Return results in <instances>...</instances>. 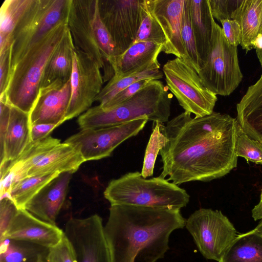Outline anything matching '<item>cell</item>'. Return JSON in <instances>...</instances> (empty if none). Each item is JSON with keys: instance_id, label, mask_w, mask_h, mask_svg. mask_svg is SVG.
I'll use <instances>...</instances> for the list:
<instances>
[{"instance_id": "obj_25", "label": "cell", "mask_w": 262, "mask_h": 262, "mask_svg": "<svg viewBox=\"0 0 262 262\" xmlns=\"http://www.w3.org/2000/svg\"><path fill=\"white\" fill-rule=\"evenodd\" d=\"M241 27V46L246 52L253 49L252 43L262 34V0H243L234 19Z\"/></svg>"}, {"instance_id": "obj_3", "label": "cell", "mask_w": 262, "mask_h": 262, "mask_svg": "<svg viewBox=\"0 0 262 262\" xmlns=\"http://www.w3.org/2000/svg\"><path fill=\"white\" fill-rule=\"evenodd\" d=\"M159 80H151L145 87L120 104L104 108H90L81 115L78 123L81 129H96L125 123L141 117L163 123L170 115L172 95Z\"/></svg>"}, {"instance_id": "obj_9", "label": "cell", "mask_w": 262, "mask_h": 262, "mask_svg": "<svg viewBox=\"0 0 262 262\" xmlns=\"http://www.w3.org/2000/svg\"><path fill=\"white\" fill-rule=\"evenodd\" d=\"M167 88L185 112L202 117L212 114L216 95L203 84L196 71L183 59L169 60L163 67Z\"/></svg>"}, {"instance_id": "obj_45", "label": "cell", "mask_w": 262, "mask_h": 262, "mask_svg": "<svg viewBox=\"0 0 262 262\" xmlns=\"http://www.w3.org/2000/svg\"><path fill=\"white\" fill-rule=\"evenodd\" d=\"M256 54L262 68V50H256Z\"/></svg>"}, {"instance_id": "obj_47", "label": "cell", "mask_w": 262, "mask_h": 262, "mask_svg": "<svg viewBox=\"0 0 262 262\" xmlns=\"http://www.w3.org/2000/svg\"><path fill=\"white\" fill-rule=\"evenodd\" d=\"M259 202H262V190H261V192L260 196V201H259Z\"/></svg>"}, {"instance_id": "obj_10", "label": "cell", "mask_w": 262, "mask_h": 262, "mask_svg": "<svg viewBox=\"0 0 262 262\" xmlns=\"http://www.w3.org/2000/svg\"><path fill=\"white\" fill-rule=\"evenodd\" d=\"M185 226L202 255L218 262L238 235L226 216L219 210L209 208L195 211L186 220Z\"/></svg>"}, {"instance_id": "obj_29", "label": "cell", "mask_w": 262, "mask_h": 262, "mask_svg": "<svg viewBox=\"0 0 262 262\" xmlns=\"http://www.w3.org/2000/svg\"><path fill=\"white\" fill-rule=\"evenodd\" d=\"M31 0H5L0 9V52L11 48L13 31Z\"/></svg>"}, {"instance_id": "obj_35", "label": "cell", "mask_w": 262, "mask_h": 262, "mask_svg": "<svg viewBox=\"0 0 262 262\" xmlns=\"http://www.w3.org/2000/svg\"><path fill=\"white\" fill-rule=\"evenodd\" d=\"M243 0H209L214 18L219 21L224 19H234Z\"/></svg>"}, {"instance_id": "obj_46", "label": "cell", "mask_w": 262, "mask_h": 262, "mask_svg": "<svg viewBox=\"0 0 262 262\" xmlns=\"http://www.w3.org/2000/svg\"><path fill=\"white\" fill-rule=\"evenodd\" d=\"M37 262H45V257H41L40 258Z\"/></svg>"}, {"instance_id": "obj_13", "label": "cell", "mask_w": 262, "mask_h": 262, "mask_svg": "<svg viewBox=\"0 0 262 262\" xmlns=\"http://www.w3.org/2000/svg\"><path fill=\"white\" fill-rule=\"evenodd\" d=\"M64 232L77 262H112L102 220L99 215L72 218L66 223Z\"/></svg>"}, {"instance_id": "obj_41", "label": "cell", "mask_w": 262, "mask_h": 262, "mask_svg": "<svg viewBox=\"0 0 262 262\" xmlns=\"http://www.w3.org/2000/svg\"><path fill=\"white\" fill-rule=\"evenodd\" d=\"M57 124L41 123L31 125V141L36 142L49 136V134L57 127Z\"/></svg>"}, {"instance_id": "obj_33", "label": "cell", "mask_w": 262, "mask_h": 262, "mask_svg": "<svg viewBox=\"0 0 262 262\" xmlns=\"http://www.w3.org/2000/svg\"><path fill=\"white\" fill-rule=\"evenodd\" d=\"M154 42L163 45L166 43L165 35L157 21L152 17L145 3L142 5L141 20L135 42Z\"/></svg>"}, {"instance_id": "obj_37", "label": "cell", "mask_w": 262, "mask_h": 262, "mask_svg": "<svg viewBox=\"0 0 262 262\" xmlns=\"http://www.w3.org/2000/svg\"><path fill=\"white\" fill-rule=\"evenodd\" d=\"M152 79H143L136 81L124 89L110 101L100 107L104 108H111L116 106L129 99L141 89L145 87Z\"/></svg>"}, {"instance_id": "obj_44", "label": "cell", "mask_w": 262, "mask_h": 262, "mask_svg": "<svg viewBox=\"0 0 262 262\" xmlns=\"http://www.w3.org/2000/svg\"><path fill=\"white\" fill-rule=\"evenodd\" d=\"M253 230L262 235V220Z\"/></svg>"}, {"instance_id": "obj_1", "label": "cell", "mask_w": 262, "mask_h": 262, "mask_svg": "<svg viewBox=\"0 0 262 262\" xmlns=\"http://www.w3.org/2000/svg\"><path fill=\"white\" fill-rule=\"evenodd\" d=\"M237 121L227 114L213 112L192 118L186 112L160 123L167 138L160 151L163 164L160 177L176 185L208 182L222 178L236 168Z\"/></svg>"}, {"instance_id": "obj_34", "label": "cell", "mask_w": 262, "mask_h": 262, "mask_svg": "<svg viewBox=\"0 0 262 262\" xmlns=\"http://www.w3.org/2000/svg\"><path fill=\"white\" fill-rule=\"evenodd\" d=\"M235 150L237 157L262 165V144L252 139L243 130L237 122Z\"/></svg>"}, {"instance_id": "obj_31", "label": "cell", "mask_w": 262, "mask_h": 262, "mask_svg": "<svg viewBox=\"0 0 262 262\" xmlns=\"http://www.w3.org/2000/svg\"><path fill=\"white\" fill-rule=\"evenodd\" d=\"M181 36L190 61V66L198 73L201 64L191 25L189 0H184L181 17Z\"/></svg>"}, {"instance_id": "obj_5", "label": "cell", "mask_w": 262, "mask_h": 262, "mask_svg": "<svg viewBox=\"0 0 262 262\" xmlns=\"http://www.w3.org/2000/svg\"><path fill=\"white\" fill-rule=\"evenodd\" d=\"M68 27L75 47L103 70L104 82L109 81L114 75L115 47L101 18L98 0H71Z\"/></svg>"}, {"instance_id": "obj_12", "label": "cell", "mask_w": 262, "mask_h": 262, "mask_svg": "<svg viewBox=\"0 0 262 262\" xmlns=\"http://www.w3.org/2000/svg\"><path fill=\"white\" fill-rule=\"evenodd\" d=\"M143 2L144 0H98L100 15L114 43L116 57L135 41Z\"/></svg>"}, {"instance_id": "obj_16", "label": "cell", "mask_w": 262, "mask_h": 262, "mask_svg": "<svg viewBox=\"0 0 262 262\" xmlns=\"http://www.w3.org/2000/svg\"><path fill=\"white\" fill-rule=\"evenodd\" d=\"M64 235V231L56 225L43 221L26 209H18L0 241H21L50 248L58 244Z\"/></svg>"}, {"instance_id": "obj_4", "label": "cell", "mask_w": 262, "mask_h": 262, "mask_svg": "<svg viewBox=\"0 0 262 262\" xmlns=\"http://www.w3.org/2000/svg\"><path fill=\"white\" fill-rule=\"evenodd\" d=\"M68 29V21L59 24L29 50L11 72L6 92L0 98L30 114L38 95L47 64Z\"/></svg>"}, {"instance_id": "obj_38", "label": "cell", "mask_w": 262, "mask_h": 262, "mask_svg": "<svg viewBox=\"0 0 262 262\" xmlns=\"http://www.w3.org/2000/svg\"><path fill=\"white\" fill-rule=\"evenodd\" d=\"M18 209L9 196L1 198L0 203V237L6 231L10 222Z\"/></svg>"}, {"instance_id": "obj_28", "label": "cell", "mask_w": 262, "mask_h": 262, "mask_svg": "<svg viewBox=\"0 0 262 262\" xmlns=\"http://www.w3.org/2000/svg\"><path fill=\"white\" fill-rule=\"evenodd\" d=\"M1 241L0 262H37L49 248L33 243L9 239Z\"/></svg>"}, {"instance_id": "obj_23", "label": "cell", "mask_w": 262, "mask_h": 262, "mask_svg": "<svg viewBox=\"0 0 262 262\" xmlns=\"http://www.w3.org/2000/svg\"><path fill=\"white\" fill-rule=\"evenodd\" d=\"M189 1L191 25L202 67L211 50L216 23L209 0Z\"/></svg>"}, {"instance_id": "obj_30", "label": "cell", "mask_w": 262, "mask_h": 262, "mask_svg": "<svg viewBox=\"0 0 262 262\" xmlns=\"http://www.w3.org/2000/svg\"><path fill=\"white\" fill-rule=\"evenodd\" d=\"M163 77V74L159 69L148 70L121 77L114 75L102 89L95 101L99 102V105L102 106L118 93L136 81L143 79L159 80Z\"/></svg>"}, {"instance_id": "obj_22", "label": "cell", "mask_w": 262, "mask_h": 262, "mask_svg": "<svg viewBox=\"0 0 262 262\" xmlns=\"http://www.w3.org/2000/svg\"><path fill=\"white\" fill-rule=\"evenodd\" d=\"M29 114L11 105L3 148L0 151L1 167L16 160L31 142Z\"/></svg>"}, {"instance_id": "obj_40", "label": "cell", "mask_w": 262, "mask_h": 262, "mask_svg": "<svg viewBox=\"0 0 262 262\" xmlns=\"http://www.w3.org/2000/svg\"><path fill=\"white\" fill-rule=\"evenodd\" d=\"M11 48L0 52V96L6 92L10 78Z\"/></svg>"}, {"instance_id": "obj_32", "label": "cell", "mask_w": 262, "mask_h": 262, "mask_svg": "<svg viewBox=\"0 0 262 262\" xmlns=\"http://www.w3.org/2000/svg\"><path fill=\"white\" fill-rule=\"evenodd\" d=\"M167 138L162 132L159 122H154V128L147 143L141 175L147 178L153 175L156 160L160 150L165 146Z\"/></svg>"}, {"instance_id": "obj_7", "label": "cell", "mask_w": 262, "mask_h": 262, "mask_svg": "<svg viewBox=\"0 0 262 262\" xmlns=\"http://www.w3.org/2000/svg\"><path fill=\"white\" fill-rule=\"evenodd\" d=\"M71 1L31 0L12 34L10 73L32 47L56 26L68 21Z\"/></svg>"}, {"instance_id": "obj_39", "label": "cell", "mask_w": 262, "mask_h": 262, "mask_svg": "<svg viewBox=\"0 0 262 262\" xmlns=\"http://www.w3.org/2000/svg\"><path fill=\"white\" fill-rule=\"evenodd\" d=\"M222 26L223 34L228 42L237 47L241 45V30L239 23L233 19H224L220 21Z\"/></svg>"}, {"instance_id": "obj_14", "label": "cell", "mask_w": 262, "mask_h": 262, "mask_svg": "<svg viewBox=\"0 0 262 262\" xmlns=\"http://www.w3.org/2000/svg\"><path fill=\"white\" fill-rule=\"evenodd\" d=\"M103 75L98 64L84 52L75 48L71 76V95L66 120L86 111L102 89Z\"/></svg>"}, {"instance_id": "obj_11", "label": "cell", "mask_w": 262, "mask_h": 262, "mask_svg": "<svg viewBox=\"0 0 262 262\" xmlns=\"http://www.w3.org/2000/svg\"><path fill=\"white\" fill-rule=\"evenodd\" d=\"M148 121L144 117L118 125L82 129L64 142L78 147L85 162L100 160L110 157L120 144L138 135Z\"/></svg>"}, {"instance_id": "obj_42", "label": "cell", "mask_w": 262, "mask_h": 262, "mask_svg": "<svg viewBox=\"0 0 262 262\" xmlns=\"http://www.w3.org/2000/svg\"><path fill=\"white\" fill-rule=\"evenodd\" d=\"M252 216L254 221L262 220V202H259L252 210Z\"/></svg>"}, {"instance_id": "obj_6", "label": "cell", "mask_w": 262, "mask_h": 262, "mask_svg": "<svg viewBox=\"0 0 262 262\" xmlns=\"http://www.w3.org/2000/svg\"><path fill=\"white\" fill-rule=\"evenodd\" d=\"M111 205H128L180 210L189 201L183 188L161 177L147 179L139 171L111 180L104 191Z\"/></svg>"}, {"instance_id": "obj_24", "label": "cell", "mask_w": 262, "mask_h": 262, "mask_svg": "<svg viewBox=\"0 0 262 262\" xmlns=\"http://www.w3.org/2000/svg\"><path fill=\"white\" fill-rule=\"evenodd\" d=\"M75 48L71 34L68 29L47 64L40 88L48 86L57 80L66 82L71 79L73 52Z\"/></svg>"}, {"instance_id": "obj_19", "label": "cell", "mask_w": 262, "mask_h": 262, "mask_svg": "<svg viewBox=\"0 0 262 262\" xmlns=\"http://www.w3.org/2000/svg\"><path fill=\"white\" fill-rule=\"evenodd\" d=\"M163 48V45L154 42L134 43L116 57L113 66L114 75L121 77L148 70L159 69L158 57Z\"/></svg>"}, {"instance_id": "obj_18", "label": "cell", "mask_w": 262, "mask_h": 262, "mask_svg": "<svg viewBox=\"0 0 262 262\" xmlns=\"http://www.w3.org/2000/svg\"><path fill=\"white\" fill-rule=\"evenodd\" d=\"M72 173L64 172L31 199L25 209L38 219L53 225L66 200Z\"/></svg>"}, {"instance_id": "obj_20", "label": "cell", "mask_w": 262, "mask_h": 262, "mask_svg": "<svg viewBox=\"0 0 262 262\" xmlns=\"http://www.w3.org/2000/svg\"><path fill=\"white\" fill-rule=\"evenodd\" d=\"M84 162L78 147L70 143H60L30 168L24 178L54 172L73 173Z\"/></svg>"}, {"instance_id": "obj_43", "label": "cell", "mask_w": 262, "mask_h": 262, "mask_svg": "<svg viewBox=\"0 0 262 262\" xmlns=\"http://www.w3.org/2000/svg\"><path fill=\"white\" fill-rule=\"evenodd\" d=\"M253 49L256 50H262V34H259L252 43Z\"/></svg>"}, {"instance_id": "obj_17", "label": "cell", "mask_w": 262, "mask_h": 262, "mask_svg": "<svg viewBox=\"0 0 262 262\" xmlns=\"http://www.w3.org/2000/svg\"><path fill=\"white\" fill-rule=\"evenodd\" d=\"M71 95V79L56 81L40 89L29 114L30 126L41 123L61 125L66 121Z\"/></svg>"}, {"instance_id": "obj_26", "label": "cell", "mask_w": 262, "mask_h": 262, "mask_svg": "<svg viewBox=\"0 0 262 262\" xmlns=\"http://www.w3.org/2000/svg\"><path fill=\"white\" fill-rule=\"evenodd\" d=\"M220 262H262V235L253 229L238 234Z\"/></svg>"}, {"instance_id": "obj_2", "label": "cell", "mask_w": 262, "mask_h": 262, "mask_svg": "<svg viewBox=\"0 0 262 262\" xmlns=\"http://www.w3.org/2000/svg\"><path fill=\"white\" fill-rule=\"evenodd\" d=\"M109 211L104 231L112 262H156L172 232L185 225L180 210L114 205Z\"/></svg>"}, {"instance_id": "obj_21", "label": "cell", "mask_w": 262, "mask_h": 262, "mask_svg": "<svg viewBox=\"0 0 262 262\" xmlns=\"http://www.w3.org/2000/svg\"><path fill=\"white\" fill-rule=\"evenodd\" d=\"M236 120L252 139L262 144V74L236 104Z\"/></svg>"}, {"instance_id": "obj_8", "label": "cell", "mask_w": 262, "mask_h": 262, "mask_svg": "<svg viewBox=\"0 0 262 262\" xmlns=\"http://www.w3.org/2000/svg\"><path fill=\"white\" fill-rule=\"evenodd\" d=\"M198 74L205 87L223 96L232 93L243 80L237 47L228 42L216 23L210 51Z\"/></svg>"}, {"instance_id": "obj_27", "label": "cell", "mask_w": 262, "mask_h": 262, "mask_svg": "<svg viewBox=\"0 0 262 262\" xmlns=\"http://www.w3.org/2000/svg\"><path fill=\"white\" fill-rule=\"evenodd\" d=\"M60 174L54 172L21 179L11 185L7 196L11 199L18 209H25V206L31 199Z\"/></svg>"}, {"instance_id": "obj_15", "label": "cell", "mask_w": 262, "mask_h": 262, "mask_svg": "<svg viewBox=\"0 0 262 262\" xmlns=\"http://www.w3.org/2000/svg\"><path fill=\"white\" fill-rule=\"evenodd\" d=\"M145 3L165 35L166 43L163 52L173 55L190 66L181 36V17L184 0H145Z\"/></svg>"}, {"instance_id": "obj_36", "label": "cell", "mask_w": 262, "mask_h": 262, "mask_svg": "<svg viewBox=\"0 0 262 262\" xmlns=\"http://www.w3.org/2000/svg\"><path fill=\"white\" fill-rule=\"evenodd\" d=\"M45 262H77L72 247L65 235L58 244L49 248Z\"/></svg>"}]
</instances>
